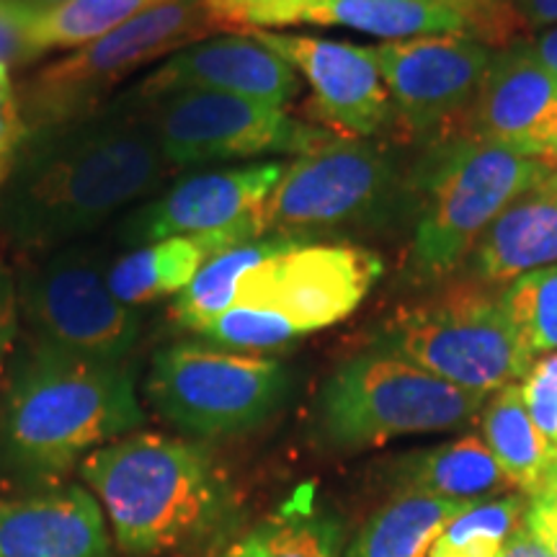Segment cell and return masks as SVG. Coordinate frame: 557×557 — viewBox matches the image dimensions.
Wrapping results in <instances>:
<instances>
[{
	"label": "cell",
	"mask_w": 557,
	"mask_h": 557,
	"mask_svg": "<svg viewBox=\"0 0 557 557\" xmlns=\"http://www.w3.org/2000/svg\"><path fill=\"white\" fill-rule=\"evenodd\" d=\"M212 557H344V532L333 513L318 508L308 491H299Z\"/></svg>",
	"instance_id": "cell-23"
},
{
	"label": "cell",
	"mask_w": 557,
	"mask_h": 557,
	"mask_svg": "<svg viewBox=\"0 0 557 557\" xmlns=\"http://www.w3.org/2000/svg\"><path fill=\"white\" fill-rule=\"evenodd\" d=\"M524 529L547 549L549 557H557V468L542 491L529 498Z\"/></svg>",
	"instance_id": "cell-34"
},
{
	"label": "cell",
	"mask_w": 557,
	"mask_h": 557,
	"mask_svg": "<svg viewBox=\"0 0 557 557\" xmlns=\"http://www.w3.org/2000/svg\"><path fill=\"white\" fill-rule=\"evenodd\" d=\"M299 24L348 26L387 41L426 34H462L472 39L465 0H318Z\"/></svg>",
	"instance_id": "cell-21"
},
{
	"label": "cell",
	"mask_w": 557,
	"mask_h": 557,
	"mask_svg": "<svg viewBox=\"0 0 557 557\" xmlns=\"http://www.w3.org/2000/svg\"><path fill=\"white\" fill-rule=\"evenodd\" d=\"M380 274L382 261L372 250L305 243L250 269L233 305L267 312L297 338L351 315Z\"/></svg>",
	"instance_id": "cell-12"
},
{
	"label": "cell",
	"mask_w": 557,
	"mask_h": 557,
	"mask_svg": "<svg viewBox=\"0 0 557 557\" xmlns=\"http://www.w3.org/2000/svg\"><path fill=\"white\" fill-rule=\"evenodd\" d=\"M209 9L230 26V32L282 29L302 21L318 0H207Z\"/></svg>",
	"instance_id": "cell-30"
},
{
	"label": "cell",
	"mask_w": 557,
	"mask_h": 557,
	"mask_svg": "<svg viewBox=\"0 0 557 557\" xmlns=\"http://www.w3.org/2000/svg\"><path fill=\"white\" fill-rule=\"evenodd\" d=\"M403 491L429 493L451 500L491 498L493 493L511 491L496 457L480 436H462L421 455L406 457L395 470Z\"/></svg>",
	"instance_id": "cell-22"
},
{
	"label": "cell",
	"mask_w": 557,
	"mask_h": 557,
	"mask_svg": "<svg viewBox=\"0 0 557 557\" xmlns=\"http://www.w3.org/2000/svg\"><path fill=\"white\" fill-rule=\"evenodd\" d=\"M261 218L256 214L243 225L218 230V233L186 235V238L139 246L114 267H109V289L127 308L156 302L165 295H178L207 261L225 253L227 248L261 238Z\"/></svg>",
	"instance_id": "cell-20"
},
{
	"label": "cell",
	"mask_w": 557,
	"mask_h": 557,
	"mask_svg": "<svg viewBox=\"0 0 557 557\" xmlns=\"http://www.w3.org/2000/svg\"><path fill=\"white\" fill-rule=\"evenodd\" d=\"M540 158L545 160L549 169H557V135L545 145V150H542Z\"/></svg>",
	"instance_id": "cell-39"
},
{
	"label": "cell",
	"mask_w": 557,
	"mask_h": 557,
	"mask_svg": "<svg viewBox=\"0 0 557 557\" xmlns=\"http://www.w3.org/2000/svg\"><path fill=\"white\" fill-rule=\"evenodd\" d=\"M527 410L557 457V354L534 361L521 382Z\"/></svg>",
	"instance_id": "cell-31"
},
{
	"label": "cell",
	"mask_w": 557,
	"mask_h": 557,
	"mask_svg": "<svg viewBox=\"0 0 557 557\" xmlns=\"http://www.w3.org/2000/svg\"><path fill=\"white\" fill-rule=\"evenodd\" d=\"M171 0H67L58 9L41 11L34 24V50H70L103 37L116 26L143 16Z\"/></svg>",
	"instance_id": "cell-27"
},
{
	"label": "cell",
	"mask_w": 557,
	"mask_h": 557,
	"mask_svg": "<svg viewBox=\"0 0 557 557\" xmlns=\"http://www.w3.org/2000/svg\"><path fill=\"white\" fill-rule=\"evenodd\" d=\"M230 26L207 0H171L41 67L24 94L26 132L99 114L129 75Z\"/></svg>",
	"instance_id": "cell-5"
},
{
	"label": "cell",
	"mask_w": 557,
	"mask_h": 557,
	"mask_svg": "<svg viewBox=\"0 0 557 557\" xmlns=\"http://www.w3.org/2000/svg\"><path fill=\"white\" fill-rule=\"evenodd\" d=\"M109 269L86 248H65L21 282V305L39 341L73 357L122 364L139 315L109 289Z\"/></svg>",
	"instance_id": "cell-11"
},
{
	"label": "cell",
	"mask_w": 557,
	"mask_h": 557,
	"mask_svg": "<svg viewBox=\"0 0 557 557\" xmlns=\"http://www.w3.org/2000/svg\"><path fill=\"white\" fill-rule=\"evenodd\" d=\"M24 3H29L39 11H50V9H58L62 3H67V0H24Z\"/></svg>",
	"instance_id": "cell-40"
},
{
	"label": "cell",
	"mask_w": 557,
	"mask_h": 557,
	"mask_svg": "<svg viewBox=\"0 0 557 557\" xmlns=\"http://www.w3.org/2000/svg\"><path fill=\"white\" fill-rule=\"evenodd\" d=\"M116 545L132 557L205 542L233 513L225 472L199 444L135 431L81 462Z\"/></svg>",
	"instance_id": "cell-3"
},
{
	"label": "cell",
	"mask_w": 557,
	"mask_h": 557,
	"mask_svg": "<svg viewBox=\"0 0 557 557\" xmlns=\"http://www.w3.org/2000/svg\"><path fill=\"white\" fill-rule=\"evenodd\" d=\"M24 137L26 124L21 116V103L16 99V90H13L9 65H0V181L9 173L11 160Z\"/></svg>",
	"instance_id": "cell-33"
},
{
	"label": "cell",
	"mask_w": 557,
	"mask_h": 557,
	"mask_svg": "<svg viewBox=\"0 0 557 557\" xmlns=\"http://www.w3.org/2000/svg\"><path fill=\"white\" fill-rule=\"evenodd\" d=\"M173 169L135 107L26 132L0 181V230L16 246L54 248L160 189Z\"/></svg>",
	"instance_id": "cell-1"
},
{
	"label": "cell",
	"mask_w": 557,
	"mask_h": 557,
	"mask_svg": "<svg viewBox=\"0 0 557 557\" xmlns=\"http://www.w3.org/2000/svg\"><path fill=\"white\" fill-rule=\"evenodd\" d=\"M493 52L462 34H426L374 47L382 83L403 122L429 132L468 111Z\"/></svg>",
	"instance_id": "cell-13"
},
{
	"label": "cell",
	"mask_w": 557,
	"mask_h": 557,
	"mask_svg": "<svg viewBox=\"0 0 557 557\" xmlns=\"http://www.w3.org/2000/svg\"><path fill=\"white\" fill-rule=\"evenodd\" d=\"M0 557H111L107 513L81 485L0 498Z\"/></svg>",
	"instance_id": "cell-18"
},
{
	"label": "cell",
	"mask_w": 557,
	"mask_h": 557,
	"mask_svg": "<svg viewBox=\"0 0 557 557\" xmlns=\"http://www.w3.org/2000/svg\"><path fill=\"white\" fill-rule=\"evenodd\" d=\"M145 421L124 364L73 357L37 341L13 369L0 451L29 478H58Z\"/></svg>",
	"instance_id": "cell-2"
},
{
	"label": "cell",
	"mask_w": 557,
	"mask_h": 557,
	"mask_svg": "<svg viewBox=\"0 0 557 557\" xmlns=\"http://www.w3.org/2000/svg\"><path fill=\"white\" fill-rule=\"evenodd\" d=\"M462 139L496 143L540 158L557 135V75L529 50V41L496 52L475 99L459 116Z\"/></svg>",
	"instance_id": "cell-17"
},
{
	"label": "cell",
	"mask_w": 557,
	"mask_h": 557,
	"mask_svg": "<svg viewBox=\"0 0 557 557\" xmlns=\"http://www.w3.org/2000/svg\"><path fill=\"white\" fill-rule=\"evenodd\" d=\"M524 513L527 500L519 496L475 500L442 529L426 557H500Z\"/></svg>",
	"instance_id": "cell-28"
},
{
	"label": "cell",
	"mask_w": 557,
	"mask_h": 557,
	"mask_svg": "<svg viewBox=\"0 0 557 557\" xmlns=\"http://www.w3.org/2000/svg\"><path fill=\"white\" fill-rule=\"evenodd\" d=\"M284 169V163H259L178 181L163 197L129 212L120 238L124 246L139 248L243 225L261 212Z\"/></svg>",
	"instance_id": "cell-14"
},
{
	"label": "cell",
	"mask_w": 557,
	"mask_h": 557,
	"mask_svg": "<svg viewBox=\"0 0 557 557\" xmlns=\"http://www.w3.org/2000/svg\"><path fill=\"white\" fill-rule=\"evenodd\" d=\"M173 90H212L284 109L299 90L297 70L246 32L197 41L173 52L124 96L150 101Z\"/></svg>",
	"instance_id": "cell-15"
},
{
	"label": "cell",
	"mask_w": 557,
	"mask_h": 557,
	"mask_svg": "<svg viewBox=\"0 0 557 557\" xmlns=\"http://www.w3.org/2000/svg\"><path fill=\"white\" fill-rule=\"evenodd\" d=\"M483 442L511 487L524 491L529 498L542 491L557 468L555 451L529 416L517 382L496 389L483 408Z\"/></svg>",
	"instance_id": "cell-24"
},
{
	"label": "cell",
	"mask_w": 557,
	"mask_h": 557,
	"mask_svg": "<svg viewBox=\"0 0 557 557\" xmlns=\"http://www.w3.org/2000/svg\"><path fill=\"white\" fill-rule=\"evenodd\" d=\"M500 557H549V555H547V549L542 547L540 542L534 540L524 527H521L519 532L506 542V547H504V553H500Z\"/></svg>",
	"instance_id": "cell-38"
},
{
	"label": "cell",
	"mask_w": 557,
	"mask_h": 557,
	"mask_svg": "<svg viewBox=\"0 0 557 557\" xmlns=\"http://www.w3.org/2000/svg\"><path fill=\"white\" fill-rule=\"evenodd\" d=\"M529 50L534 52V58H537L549 73L557 75V24L542 32L537 39L529 41Z\"/></svg>",
	"instance_id": "cell-37"
},
{
	"label": "cell",
	"mask_w": 557,
	"mask_h": 557,
	"mask_svg": "<svg viewBox=\"0 0 557 557\" xmlns=\"http://www.w3.org/2000/svg\"><path fill=\"white\" fill-rule=\"evenodd\" d=\"M39 9L24 0H0V65L37 58L34 50V24Z\"/></svg>",
	"instance_id": "cell-32"
},
{
	"label": "cell",
	"mask_w": 557,
	"mask_h": 557,
	"mask_svg": "<svg viewBox=\"0 0 557 557\" xmlns=\"http://www.w3.org/2000/svg\"><path fill=\"white\" fill-rule=\"evenodd\" d=\"M468 500L403 491L359 529L344 557H426L429 547Z\"/></svg>",
	"instance_id": "cell-25"
},
{
	"label": "cell",
	"mask_w": 557,
	"mask_h": 557,
	"mask_svg": "<svg viewBox=\"0 0 557 557\" xmlns=\"http://www.w3.org/2000/svg\"><path fill=\"white\" fill-rule=\"evenodd\" d=\"M504 308L532 354H557V263L529 271L504 289Z\"/></svg>",
	"instance_id": "cell-29"
},
{
	"label": "cell",
	"mask_w": 557,
	"mask_h": 557,
	"mask_svg": "<svg viewBox=\"0 0 557 557\" xmlns=\"http://www.w3.org/2000/svg\"><path fill=\"white\" fill-rule=\"evenodd\" d=\"M395 165L367 139L333 137L323 148L297 156L263 201V235L282 233L308 240L377 218L393 199Z\"/></svg>",
	"instance_id": "cell-10"
},
{
	"label": "cell",
	"mask_w": 557,
	"mask_h": 557,
	"mask_svg": "<svg viewBox=\"0 0 557 557\" xmlns=\"http://www.w3.org/2000/svg\"><path fill=\"white\" fill-rule=\"evenodd\" d=\"M519 29L540 32L557 24V0H506Z\"/></svg>",
	"instance_id": "cell-35"
},
{
	"label": "cell",
	"mask_w": 557,
	"mask_h": 557,
	"mask_svg": "<svg viewBox=\"0 0 557 557\" xmlns=\"http://www.w3.org/2000/svg\"><path fill=\"white\" fill-rule=\"evenodd\" d=\"M124 101V99H120ZM135 107L171 169L256 156H305L331 143V132L297 122L284 109L212 90H173Z\"/></svg>",
	"instance_id": "cell-9"
},
{
	"label": "cell",
	"mask_w": 557,
	"mask_h": 557,
	"mask_svg": "<svg viewBox=\"0 0 557 557\" xmlns=\"http://www.w3.org/2000/svg\"><path fill=\"white\" fill-rule=\"evenodd\" d=\"M547 171L542 158L506 145H451L429 176V199L410 250L413 269L431 278L449 276L470 259L493 220Z\"/></svg>",
	"instance_id": "cell-7"
},
{
	"label": "cell",
	"mask_w": 557,
	"mask_h": 557,
	"mask_svg": "<svg viewBox=\"0 0 557 557\" xmlns=\"http://www.w3.org/2000/svg\"><path fill=\"white\" fill-rule=\"evenodd\" d=\"M380 348L480 395L524 380L534 364L504 308V292L496 295L480 284H455L400 310L385 325Z\"/></svg>",
	"instance_id": "cell-6"
},
{
	"label": "cell",
	"mask_w": 557,
	"mask_h": 557,
	"mask_svg": "<svg viewBox=\"0 0 557 557\" xmlns=\"http://www.w3.org/2000/svg\"><path fill=\"white\" fill-rule=\"evenodd\" d=\"M13 318H16V292H13V282L9 274L0 271V361H3L5 351L11 346Z\"/></svg>",
	"instance_id": "cell-36"
},
{
	"label": "cell",
	"mask_w": 557,
	"mask_h": 557,
	"mask_svg": "<svg viewBox=\"0 0 557 557\" xmlns=\"http://www.w3.org/2000/svg\"><path fill=\"white\" fill-rule=\"evenodd\" d=\"M485 398L377 346L348 359L325 382L318 431L338 449L380 447L393 438L468 426Z\"/></svg>",
	"instance_id": "cell-4"
},
{
	"label": "cell",
	"mask_w": 557,
	"mask_h": 557,
	"mask_svg": "<svg viewBox=\"0 0 557 557\" xmlns=\"http://www.w3.org/2000/svg\"><path fill=\"white\" fill-rule=\"evenodd\" d=\"M246 34L308 78L315 109L331 127L348 137H369L387 122L389 94L374 60V47L267 29H248Z\"/></svg>",
	"instance_id": "cell-16"
},
{
	"label": "cell",
	"mask_w": 557,
	"mask_h": 557,
	"mask_svg": "<svg viewBox=\"0 0 557 557\" xmlns=\"http://www.w3.org/2000/svg\"><path fill=\"white\" fill-rule=\"evenodd\" d=\"M308 240H299L295 235L269 233L261 238L240 243V246L227 248L225 253L214 256L199 269V274L178 292L173 299L171 312L181 329L201 333L209 323H214L222 312L233 308L238 282L259 263L274 259V256L305 246Z\"/></svg>",
	"instance_id": "cell-26"
},
{
	"label": "cell",
	"mask_w": 557,
	"mask_h": 557,
	"mask_svg": "<svg viewBox=\"0 0 557 557\" xmlns=\"http://www.w3.org/2000/svg\"><path fill=\"white\" fill-rule=\"evenodd\" d=\"M470 256L475 274L487 284L513 282L557 263V169L521 191L493 220Z\"/></svg>",
	"instance_id": "cell-19"
},
{
	"label": "cell",
	"mask_w": 557,
	"mask_h": 557,
	"mask_svg": "<svg viewBox=\"0 0 557 557\" xmlns=\"http://www.w3.org/2000/svg\"><path fill=\"white\" fill-rule=\"evenodd\" d=\"M289 377L276 359L173 344L152 359L148 398L165 421L201 438L256 429L278 408Z\"/></svg>",
	"instance_id": "cell-8"
}]
</instances>
